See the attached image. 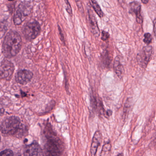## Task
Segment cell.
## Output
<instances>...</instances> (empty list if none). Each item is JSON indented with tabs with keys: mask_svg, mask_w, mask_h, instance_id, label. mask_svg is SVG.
I'll return each instance as SVG.
<instances>
[{
	"mask_svg": "<svg viewBox=\"0 0 156 156\" xmlns=\"http://www.w3.org/2000/svg\"><path fill=\"white\" fill-rule=\"evenodd\" d=\"M22 38L19 33L10 31L5 36L2 44V53L7 58H11L17 55L22 47Z\"/></svg>",
	"mask_w": 156,
	"mask_h": 156,
	"instance_id": "6da1fadb",
	"label": "cell"
},
{
	"mask_svg": "<svg viewBox=\"0 0 156 156\" xmlns=\"http://www.w3.org/2000/svg\"><path fill=\"white\" fill-rule=\"evenodd\" d=\"M20 119L18 117L12 116L5 119L2 123L0 129L4 134L13 135L19 133L22 126Z\"/></svg>",
	"mask_w": 156,
	"mask_h": 156,
	"instance_id": "7a4b0ae2",
	"label": "cell"
},
{
	"mask_svg": "<svg viewBox=\"0 0 156 156\" xmlns=\"http://www.w3.org/2000/svg\"><path fill=\"white\" fill-rule=\"evenodd\" d=\"M40 23L35 20L29 21L24 25L23 33L26 40L31 41L37 38L41 33Z\"/></svg>",
	"mask_w": 156,
	"mask_h": 156,
	"instance_id": "3957f363",
	"label": "cell"
},
{
	"mask_svg": "<svg viewBox=\"0 0 156 156\" xmlns=\"http://www.w3.org/2000/svg\"><path fill=\"white\" fill-rule=\"evenodd\" d=\"M31 7L30 3H21L19 5L13 17L14 24L20 25L25 20L31 10Z\"/></svg>",
	"mask_w": 156,
	"mask_h": 156,
	"instance_id": "277c9868",
	"label": "cell"
},
{
	"mask_svg": "<svg viewBox=\"0 0 156 156\" xmlns=\"http://www.w3.org/2000/svg\"><path fill=\"white\" fill-rule=\"evenodd\" d=\"M152 52L153 48L151 45L144 46L139 52L137 55V61L140 67L144 69L146 68L152 56Z\"/></svg>",
	"mask_w": 156,
	"mask_h": 156,
	"instance_id": "5b68a950",
	"label": "cell"
},
{
	"mask_svg": "<svg viewBox=\"0 0 156 156\" xmlns=\"http://www.w3.org/2000/svg\"><path fill=\"white\" fill-rule=\"evenodd\" d=\"M15 70L14 64L10 61L4 60L0 62V79L10 81Z\"/></svg>",
	"mask_w": 156,
	"mask_h": 156,
	"instance_id": "8992f818",
	"label": "cell"
},
{
	"mask_svg": "<svg viewBox=\"0 0 156 156\" xmlns=\"http://www.w3.org/2000/svg\"><path fill=\"white\" fill-rule=\"evenodd\" d=\"M46 148L48 152L53 156H59L62 152V147L61 141L54 137L48 136L47 137Z\"/></svg>",
	"mask_w": 156,
	"mask_h": 156,
	"instance_id": "52a82bcc",
	"label": "cell"
},
{
	"mask_svg": "<svg viewBox=\"0 0 156 156\" xmlns=\"http://www.w3.org/2000/svg\"><path fill=\"white\" fill-rule=\"evenodd\" d=\"M33 77V73L30 70L23 69L17 72L15 76V79L18 83L26 85L30 82Z\"/></svg>",
	"mask_w": 156,
	"mask_h": 156,
	"instance_id": "ba28073f",
	"label": "cell"
},
{
	"mask_svg": "<svg viewBox=\"0 0 156 156\" xmlns=\"http://www.w3.org/2000/svg\"><path fill=\"white\" fill-rule=\"evenodd\" d=\"M129 12L131 14H136V20L137 23L141 24L143 23V17L141 15V6L140 2L137 1H133L129 4Z\"/></svg>",
	"mask_w": 156,
	"mask_h": 156,
	"instance_id": "9c48e42d",
	"label": "cell"
},
{
	"mask_svg": "<svg viewBox=\"0 0 156 156\" xmlns=\"http://www.w3.org/2000/svg\"><path fill=\"white\" fill-rule=\"evenodd\" d=\"M88 23L90 26V30L94 36L98 37L100 35V30L98 28L96 18L91 9L88 10Z\"/></svg>",
	"mask_w": 156,
	"mask_h": 156,
	"instance_id": "30bf717a",
	"label": "cell"
},
{
	"mask_svg": "<svg viewBox=\"0 0 156 156\" xmlns=\"http://www.w3.org/2000/svg\"><path fill=\"white\" fill-rule=\"evenodd\" d=\"M24 156H43L42 151L37 143H33L25 148Z\"/></svg>",
	"mask_w": 156,
	"mask_h": 156,
	"instance_id": "8fae6325",
	"label": "cell"
},
{
	"mask_svg": "<svg viewBox=\"0 0 156 156\" xmlns=\"http://www.w3.org/2000/svg\"><path fill=\"white\" fill-rule=\"evenodd\" d=\"M102 134L99 130H97L93 136L92 144L90 147V154L91 156H95L98 147L102 142Z\"/></svg>",
	"mask_w": 156,
	"mask_h": 156,
	"instance_id": "7c38bea8",
	"label": "cell"
},
{
	"mask_svg": "<svg viewBox=\"0 0 156 156\" xmlns=\"http://www.w3.org/2000/svg\"><path fill=\"white\" fill-rule=\"evenodd\" d=\"M114 71L119 78L121 79L123 77L124 67L120 62L119 57H116L115 58L113 65Z\"/></svg>",
	"mask_w": 156,
	"mask_h": 156,
	"instance_id": "4fadbf2b",
	"label": "cell"
},
{
	"mask_svg": "<svg viewBox=\"0 0 156 156\" xmlns=\"http://www.w3.org/2000/svg\"><path fill=\"white\" fill-rule=\"evenodd\" d=\"M101 62L105 67L108 68L111 62V58L108 54V51L105 50L101 54Z\"/></svg>",
	"mask_w": 156,
	"mask_h": 156,
	"instance_id": "5bb4252c",
	"label": "cell"
},
{
	"mask_svg": "<svg viewBox=\"0 0 156 156\" xmlns=\"http://www.w3.org/2000/svg\"><path fill=\"white\" fill-rule=\"evenodd\" d=\"M90 5H91L96 13L98 14L100 18H102L104 16V12L102 11V9L100 8V6L96 1H89Z\"/></svg>",
	"mask_w": 156,
	"mask_h": 156,
	"instance_id": "9a60e30c",
	"label": "cell"
},
{
	"mask_svg": "<svg viewBox=\"0 0 156 156\" xmlns=\"http://www.w3.org/2000/svg\"><path fill=\"white\" fill-rule=\"evenodd\" d=\"M111 143L109 141H108L103 146L100 156H109L111 153Z\"/></svg>",
	"mask_w": 156,
	"mask_h": 156,
	"instance_id": "2e32d148",
	"label": "cell"
},
{
	"mask_svg": "<svg viewBox=\"0 0 156 156\" xmlns=\"http://www.w3.org/2000/svg\"><path fill=\"white\" fill-rule=\"evenodd\" d=\"M144 38L143 39V42L147 45H149L152 42V35L151 34L149 33H145L144 35Z\"/></svg>",
	"mask_w": 156,
	"mask_h": 156,
	"instance_id": "e0dca14e",
	"label": "cell"
},
{
	"mask_svg": "<svg viewBox=\"0 0 156 156\" xmlns=\"http://www.w3.org/2000/svg\"><path fill=\"white\" fill-rule=\"evenodd\" d=\"M0 156H14V154L12 151L9 149H7L1 151Z\"/></svg>",
	"mask_w": 156,
	"mask_h": 156,
	"instance_id": "ac0fdd59",
	"label": "cell"
},
{
	"mask_svg": "<svg viewBox=\"0 0 156 156\" xmlns=\"http://www.w3.org/2000/svg\"><path fill=\"white\" fill-rule=\"evenodd\" d=\"M101 34H102L101 40L104 41H108L109 39L110 35H109V34L107 32L103 30L102 31Z\"/></svg>",
	"mask_w": 156,
	"mask_h": 156,
	"instance_id": "d6986e66",
	"label": "cell"
},
{
	"mask_svg": "<svg viewBox=\"0 0 156 156\" xmlns=\"http://www.w3.org/2000/svg\"><path fill=\"white\" fill-rule=\"evenodd\" d=\"M65 2L66 4V11L70 14V16H72L73 15V9H72L71 5L68 1L66 0Z\"/></svg>",
	"mask_w": 156,
	"mask_h": 156,
	"instance_id": "ffe728a7",
	"label": "cell"
},
{
	"mask_svg": "<svg viewBox=\"0 0 156 156\" xmlns=\"http://www.w3.org/2000/svg\"><path fill=\"white\" fill-rule=\"evenodd\" d=\"M58 29H59V34L60 35V38H61V41L64 43H65L64 37V34H63L62 31V29L60 28V26H58Z\"/></svg>",
	"mask_w": 156,
	"mask_h": 156,
	"instance_id": "44dd1931",
	"label": "cell"
},
{
	"mask_svg": "<svg viewBox=\"0 0 156 156\" xmlns=\"http://www.w3.org/2000/svg\"><path fill=\"white\" fill-rule=\"evenodd\" d=\"M112 113H113V112H112V110H110V109H108L106 112V115L109 117L112 115Z\"/></svg>",
	"mask_w": 156,
	"mask_h": 156,
	"instance_id": "7402d4cb",
	"label": "cell"
},
{
	"mask_svg": "<svg viewBox=\"0 0 156 156\" xmlns=\"http://www.w3.org/2000/svg\"><path fill=\"white\" fill-rule=\"evenodd\" d=\"M155 20H156V19H154V20H153V31H154V34L155 35V23H156V22H155Z\"/></svg>",
	"mask_w": 156,
	"mask_h": 156,
	"instance_id": "603a6c76",
	"label": "cell"
},
{
	"mask_svg": "<svg viewBox=\"0 0 156 156\" xmlns=\"http://www.w3.org/2000/svg\"><path fill=\"white\" fill-rule=\"evenodd\" d=\"M148 0H142V1H141V2L143 3V4H147V3H148Z\"/></svg>",
	"mask_w": 156,
	"mask_h": 156,
	"instance_id": "cb8c5ba5",
	"label": "cell"
},
{
	"mask_svg": "<svg viewBox=\"0 0 156 156\" xmlns=\"http://www.w3.org/2000/svg\"><path fill=\"white\" fill-rule=\"evenodd\" d=\"M117 156H124V155H123V153H120L118 154Z\"/></svg>",
	"mask_w": 156,
	"mask_h": 156,
	"instance_id": "d4e9b609",
	"label": "cell"
},
{
	"mask_svg": "<svg viewBox=\"0 0 156 156\" xmlns=\"http://www.w3.org/2000/svg\"><path fill=\"white\" fill-rule=\"evenodd\" d=\"M52 156V155H51V154H50V156Z\"/></svg>",
	"mask_w": 156,
	"mask_h": 156,
	"instance_id": "484cf974",
	"label": "cell"
},
{
	"mask_svg": "<svg viewBox=\"0 0 156 156\" xmlns=\"http://www.w3.org/2000/svg\"><path fill=\"white\" fill-rule=\"evenodd\" d=\"M0 141H1V136H0Z\"/></svg>",
	"mask_w": 156,
	"mask_h": 156,
	"instance_id": "4316f807",
	"label": "cell"
}]
</instances>
